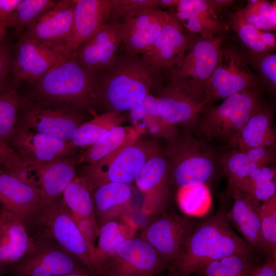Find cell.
Returning <instances> with one entry per match:
<instances>
[{
	"label": "cell",
	"instance_id": "cell-1",
	"mask_svg": "<svg viewBox=\"0 0 276 276\" xmlns=\"http://www.w3.org/2000/svg\"><path fill=\"white\" fill-rule=\"evenodd\" d=\"M144 55L124 52L117 54L112 65L100 72L95 107L105 112H123L139 104L163 80Z\"/></svg>",
	"mask_w": 276,
	"mask_h": 276
},
{
	"label": "cell",
	"instance_id": "cell-2",
	"mask_svg": "<svg viewBox=\"0 0 276 276\" xmlns=\"http://www.w3.org/2000/svg\"><path fill=\"white\" fill-rule=\"evenodd\" d=\"M225 206L195 225L179 258L168 270L176 276H191L206 264L231 255L252 259L256 252L233 231Z\"/></svg>",
	"mask_w": 276,
	"mask_h": 276
},
{
	"label": "cell",
	"instance_id": "cell-3",
	"mask_svg": "<svg viewBox=\"0 0 276 276\" xmlns=\"http://www.w3.org/2000/svg\"><path fill=\"white\" fill-rule=\"evenodd\" d=\"M100 72L72 58H63L32 84L27 96L63 110L84 114L95 107Z\"/></svg>",
	"mask_w": 276,
	"mask_h": 276
},
{
	"label": "cell",
	"instance_id": "cell-4",
	"mask_svg": "<svg viewBox=\"0 0 276 276\" xmlns=\"http://www.w3.org/2000/svg\"><path fill=\"white\" fill-rule=\"evenodd\" d=\"M170 165V185L178 189L206 184L214 175L218 157L206 141L182 129L163 148Z\"/></svg>",
	"mask_w": 276,
	"mask_h": 276
},
{
	"label": "cell",
	"instance_id": "cell-5",
	"mask_svg": "<svg viewBox=\"0 0 276 276\" xmlns=\"http://www.w3.org/2000/svg\"><path fill=\"white\" fill-rule=\"evenodd\" d=\"M261 104L258 87L244 89L223 99L218 105L205 106L193 131L197 137L208 143L216 140L227 144Z\"/></svg>",
	"mask_w": 276,
	"mask_h": 276
},
{
	"label": "cell",
	"instance_id": "cell-6",
	"mask_svg": "<svg viewBox=\"0 0 276 276\" xmlns=\"http://www.w3.org/2000/svg\"><path fill=\"white\" fill-rule=\"evenodd\" d=\"M162 147L157 141L140 137L133 143L116 150L98 162L87 164L81 177L91 192L110 182L130 185L146 161Z\"/></svg>",
	"mask_w": 276,
	"mask_h": 276
},
{
	"label": "cell",
	"instance_id": "cell-7",
	"mask_svg": "<svg viewBox=\"0 0 276 276\" xmlns=\"http://www.w3.org/2000/svg\"><path fill=\"white\" fill-rule=\"evenodd\" d=\"M29 233L40 234L75 256L97 274L88 245L61 195L44 205L26 224Z\"/></svg>",
	"mask_w": 276,
	"mask_h": 276
},
{
	"label": "cell",
	"instance_id": "cell-8",
	"mask_svg": "<svg viewBox=\"0 0 276 276\" xmlns=\"http://www.w3.org/2000/svg\"><path fill=\"white\" fill-rule=\"evenodd\" d=\"M29 234L32 248L18 261L1 269L0 274L58 276L90 272L75 256L53 241L37 233Z\"/></svg>",
	"mask_w": 276,
	"mask_h": 276
},
{
	"label": "cell",
	"instance_id": "cell-9",
	"mask_svg": "<svg viewBox=\"0 0 276 276\" xmlns=\"http://www.w3.org/2000/svg\"><path fill=\"white\" fill-rule=\"evenodd\" d=\"M225 38L224 33L209 38L192 36L178 65L167 73L169 79L188 86L203 98L204 87L218 63Z\"/></svg>",
	"mask_w": 276,
	"mask_h": 276
},
{
	"label": "cell",
	"instance_id": "cell-10",
	"mask_svg": "<svg viewBox=\"0 0 276 276\" xmlns=\"http://www.w3.org/2000/svg\"><path fill=\"white\" fill-rule=\"evenodd\" d=\"M259 82L250 67L247 54L221 48L218 63L204 87L203 97L211 105L244 89L258 87Z\"/></svg>",
	"mask_w": 276,
	"mask_h": 276
},
{
	"label": "cell",
	"instance_id": "cell-11",
	"mask_svg": "<svg viewBox=\"0 0 276 276\" xmlns=\"http://www.w3.org/2000/svg\"><path fill=\"white\" fill-rule=\"evenodd\" d=\"M83 113L58 108L25 96L17 123L58 139L71 141L86 122Z\"/></svg>",
	"mask_w": 276,
	"mask_h": 276
},
{
	"label": "cell",
	"instance_id": "cell-12",
	"mask_svg": "<svg viewBox=\"0 0 276 276\" xmlns=\"http://www.w3.org/2000/svg\"><path fill=\"white\" fill-rule=\"evenodd\" d=\"M153 90L156 94L158 108L162 119L167 124L180 126L193 131L203 108L208 102L188 86L168 79Z\"/></svg>",
	"mask_w": 276,
	"mask_h": 276
},
{
	"label": "cell",
	"instance_id": "cell-13",
	"mask_svg": "<svg viewBox=\"0 0 276 276\" xmlns=\"http://www.w3.org/2000/svg\"><path fill=\"white\" fill-rule=\"evenodd\" d=\"M169 265L141 237L124 243L102 267V276H155Z\"/></svg>",
	"mask_w": 276,
	"mask_h": 276
},
{
	"label": "cell",
	"instance_id": "cell-14",
	"mask_svg": "<svg viewBox=\"0 0 276 276\" xmlns=\"http://www.w3.org/2000/svg\"><path fill=\"white\" fill-rule=\"evenodd\" d=\"M194 226L185 214H163L148 225L141 237L169 267L182 254Z\"/></svg>",
	"mask_w": 276,
	"mask_h": 276
},
{
	"label": "cell",
	"instance_id": "cell-15",
	"mask_svg": "<svg viewBox=\"0 0 276 276\" xmlns=\"http://www.w3.org/2000/svg\"><path fill=\"white\" fill-rule=\"evenodd\" d=\"M9 146L31 166L77 155V149L70 142L33 130L17 122Z\"/></svg>",
	"mask_w": 276,
	"mask_h": 276
},
{
	"label": "cell",
	"instance_id": "cell-16",
	"mask_svg": "<svg viewBox=\"0 0 276 276\" xmlns=\"http://www.w3.org/2000/svg\"><path fill=\"white\" fill-rule=\"evenodd\" d=\"M170 165L163 148L144 164L135 182L143 196L142 213L157 214L164 208L169 194Z\"/></svg>",
	"mask_w": 276,
	"mask_h": 276
},
{
	"label": "cell",
	"instance_id": "cell-17",
	"mask_svg": "<svg viewBox=\"0 0 276 276\" xmlns=\"http://www.w3.org/2000/svg\"><path fill=\"white\" fill-rule=\"evenodd\" d=\"M75 4V0L56 1L52 8L29 25L21 35L60 54L72 32Z\"/></svg>",
	"mask_w": 276,
	"mask_h": 276
},
{
	"label": "cell",
	"instance_id": "cell-18",
	"mask_svg": "<svg viewBox=\"0 0 276 276\" xmlns=\"http://www.w3.org/2000/svg\"><path fill=\"white\" fill-rule=\"evenodd\" d=\"M63 58L57 51L21 35L12 62V88L20 82L33 84Z\"/></svg>",
	"mask_w": 276,
	"mask_h": 276
},
{
	"label": "cell",
	"instance_id": "cell-19",
	"mask_svg": "<svg viewBox=\"0 0 276 276\" xmlns=\"http://www.w3.org/2000/svg\"><path fill=\"white\" fill-rule=\"evenodd\" d=\"M192 36L185 31L174 13H169L161 31L144 56L156 70L168 73L178 65Z\"/></svg>",
	"mask_w": 276,
	"mask_h": 276
},
{
	"label": "cell",
	"instance_id": "cell-20",
	"mask_svg": "<svg viewBox=\"0 0 276 276\" xmlns=\"http://www.w3.org/2000/svg\"><path fill=\"white\" fill-rule=\"evenodd\" d=\"M123 41L121 23L108 22L71 56L87 68L102 72L114 62Z\"/></svg>",
	"mask_w": 276,
	"mask_h": 276
},
{
	"label": "cell",
	"instance_id": "cell-21",
	"mask_svg": "<svg viewBox=\"0 0 276 276\" xmlns=\"http://www.w3.org/2000/svg\"><path fill=\"white\" fill-rule=\"evenodd\" d=\"M109 0H75L71 35L60 50L64 58H69L108 22Z\"/></svg>",
	"mask_w": 276,
	"mask_h": 276
},
{
	"label": "cell",
	"instance_id": "cell-22",
	"mask_svg": "<svg viewBox=\"0 0 276 276\" xmlns=\"http://www.w3.org/2000/svg\"><path fill=\"white\" fill-rule=\"evenodd\" d=\"M168 16L169 12L153 8L122 22L124 50L132 54L144 55L159 34Z\"/></svg>",
	"mask_w": 276,
	"mask_h": 276
},
{
	"label": "cell",
	"instance_id": "cell-23",
	"mask_svg": "<svg viewBox=\"0 0 276 276\" xmlns=\"http://www.w3.org/2000/svg\"><path fill=\"white\" fill-rule=\"evenodd\" d=\"M0 205L14 213L26 224L44 204L38 188L0 171Z\"/></svg>",
	"mask_w": 276,
	"mask_h": 276
},
{
	"label": "cell",
	"instance_id": "cell-24",
	"mask_svg": "<svg viewBox=\"0 0 276 276\" xmlns=\"http://www.w3.org/2000/svg\"><path fill=\"white\" fill-rule=\"evenodd\" d=\"M78 156L62 157L33 166L32 173L44 205L62 195L76 176Z\"/></svg>",
	"mask_w": 276,
	"mask_h": 276
},
{
	"label": "cell",
	"instance_id": "cell-25",
	"mask_svg": "<svg viewBox=\"0 0 276 276\" xmlns=\"http://www.w3.org/2000/svg\"><path fill=\"white\" fill-rule=\"evenodd\" d=\"M32 246V238L23 221L0 205V270L18 261Z\"/></svg>",
	"mask_w": 276,
	"mask_h": 276
},
{
	"label": "cell",
	"instance_id": "cell-26",
	"mask_svg": "<svg viewBox=\"0 0 276 276\" xmlns=\"http://www.w3.org/2000/svg\"><path fill=\"white\" fill-rule=\"evenodd\" d=\"M176 17L184 28L203 38L224 33L228 26L222 22L208 0H178Z\"/></svg>",
	"mask_w": 276,
	"mask_h": 276
},
{
	"label": "cell",
	"instance_id": "cell-27",
	"mask_svg": "<svg viewBox=\"0 0 276 276\" xmlns=\"http://www.w3.org/2000/svg\"><path fill=\"white\" fill-rule=\"evenodd\" d=\"M234 202L227 217L242 234L244 240L256 252L264 253L259 215V205L244 196L236 187L229 191Z\"/></svg>",
	"mask_w": 276,
	"mask_h": 276
},
{
	"label": "cell",
	"instance_id": "cell-28",
	"mask_svg": "<svg viewBox=\"0 0 276 276\" xmlns=\"http://www.w3.org/2000/svg\"><path fill=\"white\" fill-rule=\"evenodd\" d=\"M273 121V108L262 103L226 145L230 149L275 148V131Z\"/></svg>",
	"mask_w": 276,
	"mask_h": 276
},
{
	"label": "cell",
	"instance_id": "cell-29",
	"mask_svg": "<svg viewBox=\"0 0 276 276\" xmlns=\"http://www.w3.org/2000/svg\"><path fill=\"white\" fill-rule=\"evenodd\" d=\"M137 229L138 224L131 215L107 220L99 226L94 261L98 275L102 276V267L104 262L124 243L135 237Z\"/></svg>",
	"mask_w": 276,
	"mask_h": 276
},
{
	"label": "cell",
	"instance_id": "cell-30",
	"mask_svg": "<svg viewBox=\"0 0 276 276\" xmlns=\"http://www.w3.org/2000/svg\"><path fill=\"white\" fill-rule=\"evenodd\" d=\"M90 193L99 227L107 220L131 214L132 189L130 185L107 183L95 188Z\"/></svg>",
	"mask_w": 276,
	"mask_h": 276
},
{
	"label": "cell",
	"instance_id": "cell-31",
	"mask_svg": "<svg viewBox=\"0 0 276 276\" xmlns=\"http://www.w3.org/2000/svg\"><path fill=\"white\" fill-rule=\"evenodd\" d=\"M146 133L143 128L136 125L116 127L79 154L78 163H95L113 151L133 143Z\"/></svg>",
	"mask_w": 276,
	"mask_h": 276
},
{
	"label": "cell",
	"instance_id": "cell-32",
	"mask_svg": "<svg viewBox=\"0 0 276 276\" xmlns=\"http://www.w3.org/2000/svg\"><path fill=\"white\" fill-rule=\"evenodd\" d=\"M233 187L248 198L261 203L276 195L275 167L271 165L259 167Z\"/></svg>",
	"mask_w": 276,
	"mask_h": 276
},
{
	"label": "cell",
	"instance_id": "cell-33",
	"mask_svg": "<svg viewBox=\"0 0 276 276\" xmlns=\"http://www.w3.org/2000/svg\"><path fill=\"white\" fill-rule=\"evenodd\" d=\"M127 119V116L122 112H104L83 123L70 141V144L75 149L88 147L107 131L125 122Z\"/></svg>",
	"mask_w": 276,
	"mask_h": 276
},
{
	"label": "cell",
	"instance_id": "cell-34",
	"mask_svg": "<svg viewBox=\"0 0 276 276\" xmlns=\"http://www.w3.org/2000/svg\"><path fill=\"white\" fill-rule=\"evenodd\" d=\"M275 160V148L231 149L218 157V164L228 178L247 164L259 162L271 165Z\"/></svg>",
	"mask_w": 276,
	"mask_h": 276
},
{
	"label": "cell",
	"instance_id": "cell-35",
	"mask_svg": "<svg viewBox=\"0 0 276 276\" xmlns=\"http://www.w3.org/2000/svg\"><path fill=\"white\" fill-rule=\"evenodd\" d=\"M252 259L231 255L211 262L196 273L198 276H255L258 266Z\"/></svg>",
	"mask_w": 276,
	"mask_h": 276
},
{
	"label": "cell",
	"instance_id": "cell-36",
	"mask_svg": "<svg viewBox=\"0 0 276 276\" xmlns=\"http://www.w3.org/2000/svg\"><path fill=\"white\" fill-rule=\"evenodd\" d=\"M62 196L73 217L96 219L91 193L81 177L76 176Z\"/></svg>",
	"mask_w": 276,
	"mask_h": 276
},
{
	"label": "cell",
	"instance_id": "cell-37",
	"mask_svg": "<svg viewBox=\"0 0 276 276\" xmlns=\"http://www.w3.org/2000/svg\"><path fill=\"white\" fill-rule=\"evenodd\" d=\"M176 200L181 211L188 216H203L212 205L211 192L206 184L178 188Z\"/></svg>",
	"mask_w": 276,
	"mask_h": 276
},
{
	"label": "cell",
	"instance_id": "cell-38",
	"mask_svg": "<svg viewBox=\"0 0 276 276\" xmlns=\"http://www.w3.org/2000/svg\"><path fill=\"white\" fill-rule=\"evenodd\" d=\"M24 100L15 88L0 90V140L8 145Z\"/></svg>",
	"mask_w": 276,
	"mask_h": 276
},
{
	"label": "cell",
	"instance_id": "cell-39",
	"mask_svg": "<svg viewBox=\"0 0 276 276\" xmlns=\"http://www.w3.org/2000/svg\"><path fill=\"white\" fill-rule=\"evenodd\" d=\"M239 12L244 19L259 30L267 32L275 30V1H248L246 6Z\"/></svg>",
	"mask_w": 276,
	"mask_h": 276
},
{
	"label": "cell",
	"instance_id": "cell-40",
	"mask_svg": "<svg viewBox=\"0 0 276 276\" xmlns=\"http://www.w3.org/2000/svg\"><path fill=\"white\" fill-rule=\"evenodd\" d=\"M56 2L52 0H20L6 21L8 28H14L18 32H21L52 8Z\"/></svg>",
	"mask_w": 276,
	"mask_h": 276
},
{
	"label": "cell",
	"instance_id": "cell-41",
	"mask_svg": "<svg viewBox=\"0 0 276 276\" xmlns=\"http://www.w3.org/2000/svg\"><path fill=\"white\" fill-rule=\"evenodd\" d=\"M259 215L266 257L276 260V195L260 204Z\"/></svg>",
	"mask_w": 276,
	"mask_h": 276
},
{
	"label": "cell",
	"instance_id": "cell-42",
	"mask_svg": "<svg viewBox=\"0 0 276 276\" xmlns=\"http://www.w3.org/2000/svg\"><path fill=\"white\" fill-rule=\"evenodd\" d=\"M229 26L247 48L249 54L263 55L271 53L260 39L261 30L244 19L239 11L231 16Z\"/></svg>",
	"mask_w": 276,
	"mask_h": 276
},
{
	"label": "cell",
	"instance_id": "cell-43",
	"mask_svg": "<svg viewBox=\"0 0 276 276\" xmlns=\"http://www.w3.org/2000/svg\"><path fill=\"white\" fill-rule=\"evenodd\" d=\"M32 168L33 166L22 160L9 145L0 140V171L8 172L34 186Z\"/></svg>",
	"mask_w": 276,
	"mask_h": 276
},
{
	"label": "cell",
	"instance_id": "cell-44",
	"mask_svg": "<svg viewBox=\"0 0 276 276\" xmlns=\"http://www.w3.org/2000/svg\"><path fill=\"white\" fill-rule=\"evenodd\" d=\"M108 22L122 23L148 9L158 8V0H109Z\"/></svg>",
	"mask_w": 276,
	"mask_h": 276
},
{
	"label": "cell",
	"instance_id": "cell-45",
	"mask_svg": "<svg viewBox=\"0 0 276 276\" xmlns=\"http://www.w3.org/2000/svg\"><path fill=\"white\" fill-rule=\"evenodd\" d=\"M250 64L257 68L260 80H262L272 93L276 89V54L274 53L263 55L247 54Z\"/></svg>",
	"mask_w": 276,
	"mask_h": 276
},
{
	"label": "cell",
	"instance_id": "cell-46",
	"mask_svg": "<svg viewBox=\"0 0 276 276\" xmlns=\"http://www.w3.org/2000/svg\"><path fill=\"white\" fill-rule=\"evenodd\" d=\"M147 115L160 116L157 100L151 93L147 94L139 104L129 110L127 118L133 125H136Z\"/></svg>",
	"mask_w": 276,
	"mask_h": 276
},
{
	"label": "cell",
	"instance_id": "cell-47",
	"mask_svg": "<svg viewBox=\"0 0 276 276\" xmlns=\"http://www.w3.org/2000/svg\"><path fill=\"white\" fill-rule=\"evenodd\" d=\"M13 57L10 45L3 41L0 43V90L12 88L10 80Z\"/></svg>",
	"mask_w": 276,
	"mask_h": 276
},
{
	"label": "cell",
	"instance_id": "cell-48",
	"mask_svg": "<svg viewBox=\"0 0 276 276\" xmlns=\"http://www.w3.org/2000/svg\"><path fill=\"white\" fill-rule=\"evenodd\" d=\"M74 218L88 245L94 266L96 241L98 237L99 232V227L97 221L96 219L90 218L77 217Z\"/></svg>",
	"mask_w": 276,
	"mask_h": 276
},
{
	"label": "cell",
	"instance_id": "cell-49",
	"mask_svg": "<svg viewBox=\"0 0 276 276\" xmlns=\"http://www.w3.org/2000/svg\"><path fill=\"white\" fill-rule=\"evenodd\" d=\"M267 164L255 162L247 164L240 167L235 173L227 178L229 191L233 186L247 177L253 170L257 168Z\"/></svg>",
	"mask_w": 276,
	"mask_h": 276
},
{
	"label": "cell",
	"instance_id": "cell-50",
	"mask_svg": "<svg viewBox=\"0 0 276 276\" xmlns=\"http://www.w3.org/2000/svg\"><path fill=\"white\" fill-rule=\"evenodd\" d=\"M255 276H276V260L266 257L264 263L258 266Z\"/></svg>",
	"mask_w": 276,
	"mask_h": 276
},
{
	"label": "cell",
	"instance_id": "cell-51",
	"mask_svg": "<svg viewBox=\"0 0 276 276\" xmlns=\"http://www.w3.org/2000/svg\"><path fill=\"white\" fill-rule=\"evenodd\" d=\"M20 0H0V21H6Z\"/></svg>",
	"mask_w": 276,
	"mask_h": 276
},
{
	"label": "cell",
	"instance_id": "cell-52",
	"mask_svg": "<svg viewBox=\"0 0 276 276\" xmlns=\"http://www.w3.org/2000/svg\"><path fill=\"white\" fill-rule=\"evenodd\" d=\"M259 37L270 52L272 53L275 50L276 38L275 33L271 32L260 31Z\"/></svg>",
	"mask_w": 276,
	"mask_h": 276
},
{
	"label": "cell",
	"instance_id": "cell-53",
	"mask_svg": "<svg viewBox=\"0 0 276 276\" xmlns=\"http://www.w3.org/2000/svg\"><path fill=\"white\" fill-rule=\"evenodd\" d=\"M212 8L217 12L226 7H228L234 2L232 0H209Z\"/></svg>",
	"mask_w": 276,
	"mask_h": 276
},
{
	"label": "cell",
	"instance_id": "cell-54",
	"mask_svg": "<svg viewBox=\"0 0 276 276\" xmlns=\"http://www.w3.org/2000/svg\"><path fill=\"white\" fill-rule=\"evenodd\" d=\"M178 0H158V8H164L176 7Z\"/></svg>",
	"mask_w": 276,
	"mask_h": 276
},
{
	"label": "cell",
	"instance_id": "cell-55",
	"mask_svg": "<svg viewBox=\"0 0 276 276\" xmlns=\"http://www.w3.org/2000/svg\"><path fill=\"white\" fill-rule=\"evenodd\" d=\"M7 28L6 21H0V43L4 41Z\"/></svg>",
	"mask_w": 276,
	"mask_h": 276
},
{
	"label": "cell",
	"instance_id": "cell-56",
	"mask_svg": "<svg viewBox=\"0 0 276 276\" xmlns=\"http://www.w3.org/2000/svg\"><path fill=\"white\" fill-rule=\"evenodd\" d=\"M58 276H97L89 271L81 272H74Z\"/></svg>",
	"mask_w": 276,
	"mask_h": 276
},
{
	"label": "cell",
	"instance_id": "cell-57",
	"mask_svg": "<svg viewBox=\"0 0 276 276\" xmlns=\"http://www.w3.org/2000/svg\"><path fill=\"white\" fill-rule=\"evenodd\" d=\"M165 276H176V275H174V274H173L172 272H171L170 271L168 270L167 274Z\"/></svg>",
	"mask_w": 276,
	"mask_h": 276
}]
</instances>
